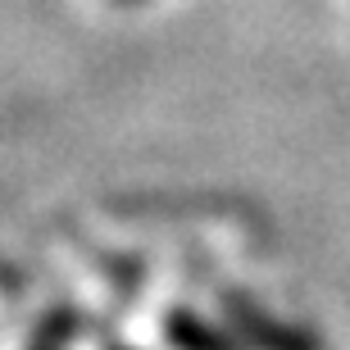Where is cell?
Returning <instances> with one entry per match:
<instances>
[{"label": "cell", "mask_w": 350, "mask_h": 350, "mask_svg": "<svg viewBox=\"0 0 350 350\" xmlns=\"http://www.w3.org/2000/svg\"><path fill=\"white\" fill-rule=\"evenodd\" d=\"M223 310H228V323H232L237 341L246 350H323L314 332H305L300 323L269 319V314H264L260 305H250L246 296H228Z\"/></svg>", "instance_id": "1"}, {"label": "cell", "mask_w": 350, "mask_h": 350, "mask_svg": "<svg viewBox=\"0 0 350 350\" xmlns=\"http://www.w3.org/2000/svg\"><path fill=\"white\" fill-rule=\"evenodd\" d=\"M164 337H169L173 350H246L232 332H228V327L209 323V319H200V314H187V310H173L169 314Z\"/></svg>", "instance_id": "2"}, {"label": "cell", "mask_w": 350, "mask_h": 350, "mask_svg": "<svg viewBox=\"0 0 350 350\" xmlns=\"http://www.w3.org/2000/svg\"><path fill=\"white\" fill-rule=\"evenodd\" d=\"M78 332H82L78 314H73V310H55V314H46V323L32 332L27 350H68Z\"/></svg>", "instance_id": "3"}, {"label": "cell", "mask_w": 350, "mask_h": 350, "mask_svg": "<svg viewBox=\"0 0 350 350\" xmlns=\"http://www.w3.org/2000/svg\"><path fill=\"white\" fill-rule=\"evenodd\" d=\"M118 5H142V0H118Z\"/></svg>", "instance_id": "4"}]
</instances>
